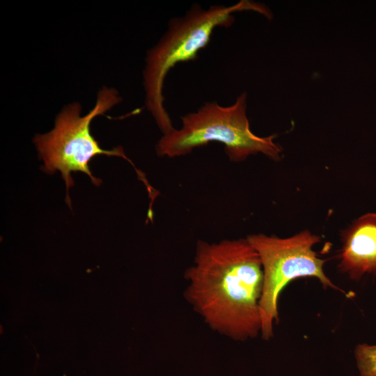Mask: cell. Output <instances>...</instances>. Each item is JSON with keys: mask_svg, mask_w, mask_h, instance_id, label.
Segmentation results:
<instances>
[{"mask_svg": "<svg viewBox=\"0 0 376 376\" xmlns=\"http://www.w3.org/2000/svg\"><path fill=\"white\" fill-rule=\"evenodd\" d=\"M185 277L186 299L210 328L237 340L260 332L263 270L246 238L199 241Z\"/></svg>", "mask_w": 376, "mask_h": 376, "instance_id": "obj_1", "label": "cell"}, {"mask_svg": "<svg viewBox=\"0 0 376 376\" xmlns=\"http://www.w3.org/2000/svg\"><path fill=\"white\" fill-rule=\"evenodd\" d=\"M244 10L272 17L265 5L247 0L229 6L214 5L207 9L195 3L183 16L170 19L164 35L147 53L143 71L146 105L162 134L174 129L162 93L168 72L179 63L196 59L200 50L210 42L214 30L230 26L235 21L234 13Z\"/></svg>", "mask_w": 376, "mask_h": 376, "instance_id": "obj_2", "label": "cell"}, {"mask_svg": "<svg viewBox=\"0 0 376 376\" xmlns=\"http://www.w3.org/2000/svg\"><path fill=\"white\" fill-rule=\"evenodd\" d=\"M182 126L163 134L156 146L161 157H176L189 154L197 148L217 142L224 146L232 162L245 160L261 153L279 161L282 148L274 135L258 136L250 129L246 116V93H242L230 106L208 102L196 111L181 117Z\"/></svg>", "mask_w": 376, "mask_h": 376, "instance_id": "obj_3", "label": "cell"}, {"mask_svg": "<svg viewBox=\"0 0 376 376\" xmlns=\"http://www.w3.org/2000/svg\"><path fill=\"white\" fill-rule=\"evenodd\" d=\"M121 100L117 91L104 86L97 93L94 108L86 116L80 115L79 103L68 104L57 116L54 127L50 132L34 137L33 142L44 162L42 169L49 173L56 171L61 173L66 186L68 204L71 203L69 189L74 185L72 172L84 173L96 186L102 182L89 169V162L95 156H118L131 162L121 147L110 150L102 149L90 131L93 119L104 113Z\"/></svg>", "mask_w": 376, "mask_h": 376, "instance_id": "obj_4", "label": "cell"}, {"mask_svg": "<svg viewBox=\"0 0 376 376\" xmlns=\"http://www.w3.org/2000/svg\"><path fill=\"white\" fill-rule=\"evenodd\" d=\"M257 251L263 270V287L260 301L263 338L273 336L274 323L279 320L278 301L281 292L292 280L303 277L318 279L324 288L338 290L345 295L326 275L325 260L313 250L319 236L303 230L291 237H279L253 234L246 238Z\"/></svg>", "mask_w": 376, "mask_h": 376, "instance_id": "obj_5", "label": "cell"}, {"mask_svg": "<svg viewBox=\"0 0 376 376\" xmlns=\"http://www.w3.org/2000/svg\"><path fill=\"white\" fill-rule=\"evenodd\" d=\"M339 269L350 279L376 274V213L359 217L342 235Z\"/></svg>", "mask_w": 376, "mask_h": 376, "instance_id": "obj_6", "label": "cell"}, {"mask_svg": "<svg viewBox=\"0 0 376 376\" xmlns=\"http://www.w3.org/2000/svg\"><path fill=\"white\" fill-rule=\"evenodd\" d=\"M355 356L361 376H376V345H359Z\"/></svg>", "mask_w": 376, "mask_h": 376, "instance_id": "obj_7", "label": "cell"}]
</instances>
